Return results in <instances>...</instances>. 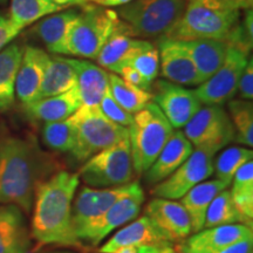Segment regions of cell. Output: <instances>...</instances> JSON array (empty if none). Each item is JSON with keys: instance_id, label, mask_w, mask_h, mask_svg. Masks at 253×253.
<instances>
[{"instance_id": "obj_28", "label": "cell", "mask_w": 253, "mask_h": 253, "mask_svg": "<svg viewBox=\"0 0 253 253\" xmlns=\"http://www.w3.org/2000/svg\"><path fill=\"white\" fill-rule=\"evenodd\" d=\"M24 49L19 43H9L0 52V112L8 110L14 102L15 80Z\"/></svg>"}, {"instance_id": "obj_46", "label": "cell", "mask_w": 253, "mask_h": 253, "mask_svg": "<svg viewBox=\"0 0 253 253\" xmlns=\"http://www.w3.org/2000/svg\"><path fill=\"white\" fill-rule=\"evenodd\" d=\"M50 4L55 5L60 9L68 8L74 5H81V0H47Z\"/></svg>"}, {"instance_id": "obj_40", "label": "cell", "mask_w": 253, "mask_h": 253, "mask_svg": "<svg viewBox=\"0 0 253 253\" xmlns=\"http://www.w3.org/2000/svg\"><path fill=\"white\" fill-rule=\"evenodd\" d=\"M116 75H119L120 78H122L123 80L128 82V84H132V86L141 88V89L143 90L151 91L153 82L148 81L147 79H145L137 69L132 67V66H126V67L120 69V72Z\"/></svg>"}, {"instance_id": "obj_50", "label": "cell", "mask_w": 253, "mask_h": 253, "mask_svg": "<svg viewBox=\"0 0 253 253\" xmlns=\"http://www.w3.org/2000/svg\"><path fill=\"white\" fill-rule=\"evenodd\" d=\"M6 1H7V0H0V4H5Z\"/></svg>"}, {"instance_id": "obj_41", "label": "cell", "mask_w": 253, "mask_h": 253, "mask_svg": "<svg viewBox=\"0 0 253 253\" xmlns=\"http://www.w3.org/2000/svg\"><path fill=\"white\" fill-rule=\"evenodd\" d=\"M20 32L21 28L18 27L11 19L0 15V52L15 39Z\"/></svg>"}, {"instance_id": "obj_3", "label": "cell", "mask_w": 253, "mask_h": 253, "mask_svg": "<svg viewBox=\"0 0 253 253\" xmlns=\"http://www.w3.org/2000/svg\"><path fill=\"white\" fill-rule=\"evenodd\" d=\"M239 18L240 9L220 0H188L178 23L163 38L177 41L226 40Z\"/></svg>"}, {"instance_id": "obj_11", "label": "cell", "mask_w": 253, "mask_h": 253, "mask_svg": "<svg viewBox=\"0 0 253 253\" xmlns=\"http://www.w3.org/2000/svg\"><path fill=\"white\" fill-rule=\"evenodd\" d=\"M214 154L203 149H194L185 162L164 181L153 189L155 197L176 201L181 199L190 189L204 182L213 173Z\"/></svg>"}, {"instance_id": "obj_19", "label": "cell", "mask_w": 253, "mask_h": 253, "mask_svg": "<svg viewBox=\"0 0 253 253\" xmlns=\"http://www.w3.org/2000/svg\"><path fill=\"white\" fill-rule=\"evenodd\" d=\"M253 238L252 227L243 224H231L209 227L192 233L178 248L184 253H210Z\"/></svg>"}, {"instance_id": "obj_48", "label": "cell", "mask_w": 253, "mask_h": 253, "mask_svg": "<svg viewBox=\"0 0 253 253\" xmlns=\"http://www.w3.org/2000/svg\"><path fill=\"white\" fill-rule=\"evenodd\" d=\"M46 253H77V252L67 251V250H60V251H50V252H46Z\"/></svg>"}, {"instance_id": "obj_33", "label": "cell", "mask_w": 253, "mask_h": 253, "mask_svg": "<svg viewBox=\"0 0 253 253\" xmlns=\"http://www.w3.org/2000/svg\"><path fill=\"white\" fill-rule=\"evenodd\" d=\"M231 224H243L245 225L242 214L237 210L230 190H223L219 192L209 207L207 214H205L203 229L209 227L231 225Z\"/></svg>"}, {"instance_id": "obj_16", "label": "cell", "mask_w": 253, "mask_h": 253, "mask_svg": "<svg viewBox=\"0 0 253 253\" xmlns=\"http://www.w3.org/2000/svg\"><path fill=\"white\" fill-rule=\"evenodd\" d=\"M151 45L153 43L150 41L131 37L125 24L120 20L118 27L106 41L95 60L99 62L100 67L118 74L120 69L130 66L135 56Z\"/></svg>"}, {"instance_id": "obj_17", "label": "cell", "mask_w": 253, "mask_h": 253, "mask_svg": "<svg viewBox=\"0 0 253 253\" xmlns=\"http://www.w3.org/2000/svg\"><path fill=\"white\" fill-rule=\"evenodd\" d=\"M145 216L172 243H181L191 235V221L179 202L155 197L145 208Z\"/></svg>"}, {"instance_id": "obj_22", "label": "cell", "mask_w": 253, "mask_h": 253, "mask_svg": "<svg viewBox=\"0 0 253 253\" xmlns=\"http://www.w3.org/2000/svg\"><path fill=\"white\" fill-rule=\"evenodd\" d=\"M30 246L23 210L13 204L0 205V253H26Z\"/></svg>"}, {"instance_id": "obj_2", "label": "cell", "mask_w": 253, "mask_h": 253, "mask_svg": "<svg viewBox=\"0 0 253 253\" xmlns=\"http://www.w3.org/2000/svg\"><path fill=\"white\" fill-rule=\"evenodd\" d=\"M80 184L78 172L59 170L37 186L32 235L40 244L84 248L72 224V205Z\"/></svg>"}, {"instance_id": "obj_23", "label": "cell", "mask_w": 253, "mask_h": 253, "mask_svg": "<svg viewBox=\"0 0 253 253\" xmlns=\"http://www.w3.org/2000/svg\"><path fill=\"white\" fill-rule=\"evenodd\" d=\"M181 43L194 61L202 84L220 68L230 48L225 40L198 39L181 41Z\"/></svg>"}, {"instance_id": "obj_10", "label": "cell", "mask_w": 253, "mask_h": 253, "mask_svg": "<svg viewBox=\"0 0 253 253\" xmlns=\"http://www.w3.org/2000/svg\"><path fill=\"white\" fill-rule=\"evenodd\" d=\"M248 62L249 54L230 47L220 68L195 89L199 102L205 106H221L232 99Z\"/></svg>"}, {"instance_id": "obj_18", "label": "cell", "mask_w": 253, "mask_h": 253, "mask_svg": "<svg viewBox=\"0 0 253 253\" xmlns=\"http://www.w3.org/2000/svg\"><path fill=\"white\" fill-rule=\"evenodd\" d=\"M49 56L38 47H25L15 80V95L24 107L40 100L41 84Z\"/></svg>"}, {"instance_id": "obj_47", "label": "cell", "mask_w": 253, "mask_h": 253, "mask_svg": "<svg viewBox=\"0 0 253 253\" xmlns=\"http://www.w3.org/2000/svg\"><path fill=\"white\" fill-rule=\"evenodd\" d=\"M173 246H168V248H164L161 253H171Z\"/></svg>"}, {"instance_id": "obj_30", "label": "cell", "mask_w": 253, "mask_h": 253, "mask_svg": "<svg viewBox=\"0 0 253 253\" xmlns=\"http://www.w3.org/2000/svg\"><path fill=\"white\" fill-rule=\"evenodd\" d=\"M230 194L237 210L242 214L246 226L253 225V161L238 169L232 179Z\"/></svg>"}, {"instance_id": "obj_35", "label": "cell", "mask_w": 253, "mask_h": 253, "mask_svg": "<svg viewBox=\"0 0 253 253\" xmlns=\"http://www.w3.org/2000/svg\"><path fill=\"white\" fill-rule=\"evenodd\" d=\"M253 151L249 148L231 147L221 151L213 163V172L216 179L230 185L233 176L242 166L252 161Z\"/></svg>"}, {"instance_id": "obj_39", "label": "cell", "mask_w": 253, "mask_h": 253, "mask_svg": "<svg viewBox=\"0 0 253 253\" xmlns=\"http://www.w3.org/2000/svg\"><path fill=\"white\" fill-rule=\"evenodd\" d=\"M242 100L252 101L253 99V62L252 58H250L248 65L240 75L238 88H237Z\"/></svg>"}, {"instance_id": "obj_25", "label": "cell", "mask_w": 253, "mask_h": 253, "mask_svg": "<svg viewBox=\"0 0 253 253\" xmlns=\"http://www.w3.org/2000/svg\"><path fill=\"white\" fill-rule=\"evenodd\" d=\"M78 12L77 9H67L40 19L36 32L52 54L68 55V34Z\"/></svg>"}, {"instance_id": "obj_32", "label": "cell", "mask_w": 253, "mask_h": 253, "mask_svg": "<svg viewBox=\"0 0 253 253\" xmlns=\"http://www.w3.org/2000/svg\"><path fill=\"white\" fill-rule=\"evenodd\" d=\"M61 11L47 0H12L9 9V19L24 30L47 15Z\"/></svg>"}, {"instance_id": "obj_26", "label": "cell", "mask_w": 253, "mask_h": 253, "mask_svg": "<svg viewBox=\"0 0 253 253\" xmlns=\"http://www.w3.org/2000/svg\"><path fill=\"white\" fill-rule=\"evenodd\" d=\"M81 106L82 103L78 88L74 87L55 96L38 100L30 106L25 107V110L31 118L47 123L68 119Z\"/></svg>"}, {"instance_id": "obj_7", "label": "cell", "mask_w": 253, "mask_h": 253, "mask_svg": "<svg viewBox=\"0 0 253 253\" xmlns=\"http://www.w3.org/2000/svg\"><path fill=\"white\" fill-rule=\"evenodd\" d=\"M120 23L118 12L94 4H82L68 34V55L96 59Z\"/></svg>"}, {"instance_id": "obj_37", "label": "cell", "mask_w": 253, "mask_h": 253, "mask_svg": "<svg viewBox=\"0 0 253 253\" xmlns=\"http://www.w3.org/2000/svg\"><path fill=\"white\" fill-rule=\"evenodd\" d=\"M130 66L137 69L149 82H153L160 73V54L157 47L151 45L147 49L142 50L132 60Z\"/></svg>"}, {"instance_id": "obj_8", "label": "cell", "mask_w": 253, "mask_h": 253, "mask_svg": "<svg viewBox=\"0 0 253 253\" xmlns=\"http://www.w3.org/2000/svg\"><path fill=\"white\" fill-rule=\"evenodd\" d=\"M78 175L90 188H116L131 183L135 171L129 136L88 158Z\"/></svg>"}, {"instance_id": "obj_38", "label": "cell", "mask_w": 253, "mask_h": 253, "mask_svg": "<svg viewBox=\"0 0 253 253\" xmlns=\"http://www.w3.org/2000/svg\"><path fill=\"white\" fill-rule=\"evenodd\" d=\"M101 112L104 114L106 118H108L110 121H113L116 125L128 128L131 125L132 121V114L128 113L126 109H123L120 104L116 102L113 95L110 94L109 88L108 90L104 93L102 99L99 104Z\"/></svg>"}, {"instance_id": "obj_45", "label": "cell", "mask_w": 253, "mask_h": 253, "mask_svg": "<svg viewBox=\"0 0 253 253\" xmlns=\"http://www.w3.org/2000/svg\"><path fill=\"white\" fill-rule=\"evenodd\" d=\"M220 1H223L224 4L229 6H232V7L237 9H249L252 8L253 5V0H220Z\"/></svg>"}, {"instance_id": "obj_20", "label": "cell", "mask_w": 253, "mask_h": 253, "mask_svg": "<svg viewBox=\"0 0 253 253\" xmlns=\"http://www.w3.org/2000/svg\"><path fill=\"white\" fill-rule=\"evenodd\" d=\"M129 245H154L164 249L172 246L173 243L144 214L110 237L99 252L110 253Z\"/></svg>"}, {"instance_id": "obj_14", "label": "cell", "mask_w": 253, "mask_h": 253, "mask_svg": "<svg viewBox=\"0 0 253 253\" xmlns=\"http://www.w3.org/2000/svg\"><path fill=\"white\" fill-rule=\"evenodd\" d=\"M153 101L164 114L172 128H183L201 109L195 90L168 80H158L151 86Z\"/></svg>"}, {"instance_id": "obj_27", "label": "cell", "mask_w": 253, "mask_h": 253, "mask_svg": "<svg viewBox=\"0 0 253 253\" xmlns=\"http://www.w3.org/2000/svg\"><path fill=\"white\" fill-rule=\"evenodd\" d=\"M227 186L229 185L218 179L204 181L190 189L181 198V204L184 207L191 221L192 233L203 230L205 214L211 202Z\"/></svg>"}, {"instance_id": "obj_6", "label": "cell", "mask_w": 253, "mask_h": 253, "mask_svg": "<svg viewBox=\"0 0 253 253\" xmlns=\"http://www.w3.org/2000/svg\"><path fill=\"white\" fill-rule=\"evenodd\" d=\"M75 128L74 147L71 150L78 162H86L99 151L128 137V128L104 116L99 106H82L69 116Z\"/></svg>"}, {"instance_id": "obj_9", "label": "cell", "mask_w": 253, "mask_h": 253, "mask_svg": "<svg viewBox=\"0 0 253 253\" xmlns=\"http://www.w3.org/2000/svg\"><path fill=\"white\" fill-rule=\"evenodd\" d=\"M184 135L196 149L216 155L235 141L236 131L230 115L221 106H205L184 126Z\"/></svg>"}, {"instance_id": "obj_5", "label": "cell", "mask_w": 253, "mask_h": 253, "mask_svg": "<svg viewBox=\"0 0 253 253\" xmlns=\"http://www.w3.org/2000/svg\"><path fill=\"white\" fill-rule=\"evenodd\" d=\"M188 0H131L119 8L118 15L131 37L153 39L164 37L181 19Z\"/></svg>"}, {"instance_id": "obj_12", "label": "cell", "mask_w": 253, "mask_h": 253, "mask_svg": "<svg viewBox=\"0 0 253 253\" xmlns=\"http://www.w3.org/2000/svg\"><path fill=\"white\" fill-rule=\"evenodd\" d=\"M137 185H140L138 182L104 189L82 186L72 205V224L77 238L84 227L99 219L119 199L130 194Z\"/></svg>"}, {"instance_id": "obj_21", "label": "cell", "mask_w": 253, "mask_h": 253, "mask_svg": "<svg viewBox=\"0 0 253 253\" xmlns=\"http://www.w3.org/2000/svg\"><path fill=\"white\" fill-rule=\"evenodd\" d=\"M192 151L194 147L185 137L184 132L179 130L173 131L156 160L144 172L145 181L149 184H158L164 181L177 168L185 162Z\"/></svg>"}, {"instance_id": "obj_4", "label": "cell", "mask_w": 253, "mask_h": 253, "mask_svg": "<svg viewBox=\"0 0 253 253\" xmlns=\"http://www.w3.org/2000/svg\"><path fill=\"white\" fill-rule=\"evenodd\" d=\"M128 130L134 171L143 175L175 130L154 102L132 115Z\"/></svg>"}, {"instance_id": "obj_42", "label": "cell", "mask_w": 253, "mask_h": 253, "mask_svg": "<svg viewBox=\"0 0 253 253\" xmlns=\"http://www.w3.org/2000/svg\"><path fill=\"white\" fill-rule=\"evenodd\" d=\"M210 253H253V238L242 240L229 248Z\"/></svg>"}, {"instance_id": "obj_49", "label": "cell", "mask_w": 253, "mask_h": 253, "mask_svg": "<svg viewBox=\"0 0 253 253\" xmlns=\"http://www.w3.org/2000/svg\"><path fill=\"white\" fill-rule=\"evenodd\" d=\"M171 253H184V252H183L182 250L179 249V248H177V249H173V248H172V251H171Z\"/></svg>"}, {"instance_id": "obj_29", "label": "cell", "mask_w": 253, "mask_h": 253, "mask_svg": "<svg viewBox=\"0 0 253 253\" xmlns=\"http://www.w3.org/2000/svg\"><path fill=\"white\" fill-rule=\"evenodd\" d=\"M77 72L68 58L60 55L49 56L40 90V100L62 94L77 87Z\"/></svg>"}, {"instance_id": "obj_1", "label": "cell", "mask_w": 253, "mask_h": 253, "mask_svg": "<svg viewBox=\"0 0 253 253\" xmlns=\"http://www.w3.org/2000/svg\"><path fill=\"white\" fill-rule=\"evenodd\" d=\"M61 164L43 151L34 136L0 134V205L31 212L37 186L58 172Z\"/></svg>"}, {"instance_id": "obj_24", "label": "cell", "mask_w": 253, "mask_h": 253, "mask_svg": "<svg viewBox=\"0 0 253 253\" xmlns=\"http://www.w3.org/2000/svg\"><path fill=\"white\" fill-rule=\"evenodd\" d=\"M77 72V88L84 106H99L109 88V73L87 60L68 58Z\"/></svg>"}, {"instance_id": "obj_13", "label": "cell", "mask_w": 253, "mask_h": 253, "mask_svg": "<svg viewBox=\"0 0 253 253\" xmlns=\"http://www.w3.org/2000/svg\"><path fill=\"white\" fill-rule=\"evenodd\" d=\"M144 191L141 184L132 190L130 194L119 199L112 208L79 233L78 239L84 244L99 245L114 230L126 225L128 221L135 219L140 213L144 203Z\"/></svg>"}, {"instance_id": "obj_43", "label": "cell", "mask_w": 253, "mask_h": 253, "mask_svg": "<svg viewBox=\"0 0 253 253\" xmlns=\"http://www.w3.org/2000/svg\"><path fill=\"white\" fill-rule=\"evenodd\" d=\"M163 249L154 245H129L123 246L110 253H161Z\"/></svg>"}, {"instance_id": "obj_34", "label": "cell", "mask_w": 253, "mask_h": 253, "mask_svg": "<svg viewBox=\"0 0 253 253\" xmlns=\"http://www.w3.org/2000/svg\"><path fill=\"white\" fill-rule=\"evenodd\" d=\"M230 119L235 126V141L253 147V104L248 100H232L227 104Z\"/></svg>"}, {"instance_id": "obj_15", "label": "cell", "mask_w": 253, "mask_h": 253, "mask_svg": "<svg viewBox=\"0 0 253 253\" xmlns=\"http://www.w3.org/2000/svg\"><path fill=\"white\" fill-rule=\"evenodd\" d=\"M161 75L179 86L202 84L198 72L181 41L162 38L158 42Z\"/></svg>"}, {"instance_id": "obj_36", "label": "cell", "mask_w": 253, "mask_h": 253, "mask_svg": "<svg viewBox=\"0 0 253 253\" xmlns=\"http://www.w3.org/2000/svg\"><path fill=\"white\" fill-rule=\"evenodd\" d=\"M42 140L49 149L59 153L71 151L75 142V128L71 118L45 123L42 128Z\"/></svg>"}, {"instance_id": "obj_31", "label": "cell", "mask_w": 253, "mask_h": 253, "mask_svg": "<svg viewBox=\"0 0 253 253\" xmlns=\"http://www.w3.org/2000/svg\"><path fill=\"white\" fill-rule=\"evenodd\" d=\"M109 91L120 106L134 115L153 102V94L128 84L119 75L109 74Z\"/></svg>"}, {"instance_id": "obj_44", "label": "cell", "mask_w": 253, "mask_h": 253, "mask_svg": "<svg viewBox=\"0 0 253 253\" xmlns=\"http://www.w3.org/2000/svg\"><path fill=\"white\" fill-rule=\"evenodd\" d=\"M131 0H81L82 4H94L102 7H121V6L128 4Z\"/></svg>"}]
</instances>
